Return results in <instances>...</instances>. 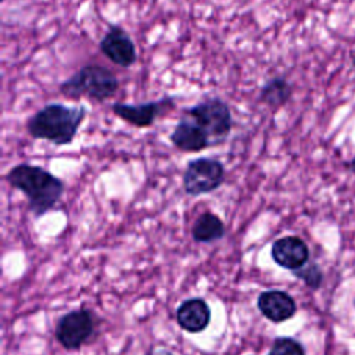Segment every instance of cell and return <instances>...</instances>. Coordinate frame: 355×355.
Segmentation results:
<instances>
[{
	"mask_svg": "<svg viewBox=\"0 0 355 355\" xmlns=\"http://www.w3.org/2000/svg\"><path fill=\"white\" fill-rule=\"evenodd\" d=\"M0 1H4V0H0Z\"/></svg>",
	"mask_w": 355,
	"mask_h": 355,
	"instance_id": "obj_20",
	"label": "cell"
},
{
	"mask_svg": "<svg viewBox=\"0 0 355 355\" xmlns=\"http://www.w3.org/2000/svg\"><path fill=\"white\" fill-rule=\"evenodd\" d=\"M349 168H351V171L355 173V155H354V158H352L351 162H349Z\"/></svg>",
	"mask_w": 355,
	"mask_h": 355,
	"instance_id": "obj_18",
	"label": "cell"
},
{
	"mask_svg": "<svg viewBox=\"0 0 355 355\" xmlns=\"http://www.w3.org/2000/svg\"><path fill=\"white\" fill-rule=\"evenodd\" d=\"M225 179V165L219 159L200 157L187 162L183 172V189L186 194L198 197L218 190Z\"/></svg>",
	"mask_w": 355,
	"mask_h": 355,
	"instance_id": "obj_5",
	"label": "cell"
},
{
	"mask_svg": "<svg viewBox=\"0 0 355 355\" xmlns=\"http://www.w3.org/2000/svg\"><path fill=\"white\" fill-rule=\"evenodd\" d=\"M293 273L313 290L319 288L323 280V273L316 263H306L305 266H302L298 270H294Z\"/></svg>",
	"mask_w": 355,
	"mask_h": 355,
	"instance_id": "obj_16",
	"label": "cell"
},
{
	"mask_svg": "<svg viewBox=\"0 0 355 355\" xmlns=\"http://www.w3.org/2000/svg\"><path fill=\"white\" fill-rule=\"evenodd\" d=\"M94 329L93 312L87 308H76L58 318L54 337L67 351H78L94 334Z\"/></svg>",
	"mask_w": 355,
	"mask_h": 355,
	"instance_id": "obj_6",
	"label": "cell"
},
{
	"mask_svg": "<svg viewBox=\"0 0 355 355\" xmlns=\"http://www.w3.org/2000/svg\"><path fill=\"white\" fill-rule=\"evenodd\" d=\"M175 97H162L159 100H151L139 104L114 103L111 105L112 112L122 121L136 128H148L159 116L175 108Z\"/></svg>",
	"mask_w": 355,
	"mask_h": 355,
	"instance_id": "obj_7",
	"label": "cell"
},
{
	"mask_svg": "<svg viewBox=\"0 0 355 355\" xmlns=\"http://www.w3.org/2000/svg\"><path fill=\"white\" fill-rule=\"evenodd\" d=\"M257 308L263 318L273 323H283L297 312L295 300L283 290H265L257 298Z\"/></svg>",
	"mask_w": 355,
	"mask_h": 355,
	"instance_id": "obj_10",
	"label": "cell"
},
{
	"mask_svg": "<svg viewBox=\"0 0 355 355\" xmlns=\"http://www.w3.org/2000/svg\"><path fill=\"white\" fill-rule=\"evenodd\" d=\"M144 355H175V354L171 349L164 348V347H153Z\"/></svg>",
	"mask_w": 355,
	"mask_h": 355,
	"instance_id": "obj_17",
	"label": "cell"
},
{
	"mask_svg": "<svg viewBox=\"0 0 355 355\" xmlns=\"http://www.w3.org/2000/svg\"><path fill=\"white\" fill-rule=\"evenodd\" d=\"M211 318V308L201 297L186 298L176 308V322L179 327L191 334L204 331L209 326Z\"/></svg>",
	"mask_w": 355,
	"mask_h": 355,
	"instance_id": "obj_12",
	"label": "cell"
},
{
	"mask_svg": "<svg viewBox=\"0 0 355 355\" xmlns=\"http://www.w3.org/2000/svg\"><path fill=\"white\" fill-rule=\"evenodd\" d=\"M268 355H305V349L291 337H276Z\"/></svg>",
	"mask_w": 355,
	"mask_h": 355,
	"instance_id": "obj_15",
	"label": "cell"
},
{
	"mask_svg": "<svg viewBox=\"0 0 355 355\" xmlns=\"http://www.w3.org/2000/svg\"><path fill=\"white\" fill-rule=\"evenodd\" d=\"M118 89L119 80L116 75L107 67L98 64L83 65L58 86L60 93L67 98L78 100L87 97L94 101L111 98Z\"/></svg>",
	"mask_w": 355,
	"mask_h": 355,
	"instance_id": "obj_3",
	"label": "cell"
},
{
	"mask_svg": "<svg viewBox=\"0 0 355 355\" xmlns=\"http://www.w3.org/2000/svg\"><path fill=\"white\" fill-rule=\"evenodd\" d=\"M270 257L280 268L294 272L308 263L309 248L301 237L284 236L273 241Z\"/></svg>",
	"mask_w": 355,
	"mask_h": 355,
	"instance_id": "obj_9",
	"label": "cell"
},
{
	"mask_svg": "<svg viewBox=\"0 0 355 355\" xmlns=\"http://www.w3.org/2000/svg\"><path fill=\"white\" fill-rule=\"evenodd\" d=\"M293 94V86L284 76H275L265 82L259 92V101L270 108L283 107Z\"/></svg>",
	"mask_w": 355,
	"mask_h": 355,
	"instance_id": "obj_14",
	"label": "cell"
},
{
	"mask_svg": "<svg viewBox=\"0 0 355 355\" xmlns=\"http://www.w3.org/2000/svg\"><path fill=\"white\" fill-rule=\"evenodd\" d=\"M169 140L178 150L184 153H200L214 146L209 135L186 115H182L173 132L169 135Z\"/></svg>",
	"mask_w": 355,
	"mask_h": 355,
	"instance_id": "obj_11",
	"label": "cell"
},
{
	"mask_svg": "<svg viewBox=\"0 0 355 355\" xmlns=\"http://www.w3.org/2000/svg\"><path fill=\"white\" fill-rule=\"evenodd\" d=\"M98 49L105 58L122 68L132 67L137 60L135 42L119 25H110L98 43Z\"/></svg>",
	"mask_w": 355,
	"mask_h": 355,
	"instance_id": "obj_8",
	"label": "cell"
},
{
	"mask_svg": "<svg viewBox=\"0 0 355 355\" xmlns=\"http://www.w3.org/2000/svg\"><path fill=\"white\" fill-rule=\"evenodd\" d=\"M226 227L223 220L214 212H202L191 226V237L196 243H214L225 237Z\"/></svg>",
	"mask_w": 355,
	"mask_h": 355,
	"instance_id": "obj_13",
	"label": "cell"
},
{
	"mask_svg": "<svg viewBox=\"0 0 355 355\" xmlns=\"http://www.w3.org/2000/svg\"><path fill=\"white\" fill-rule=\"evenodd\" d=\"M352 64H354V67H355V57H354V60H352Z\"/></svg>",
	"mask_w": 355,
	"mask_h": 355,
	"instance_id": "obj_19",
	"label": "cell"
},
{
	"mask_svg": "<svg viewBox=\"0 0 355 355\" xmlns=\"http://www.w3.org/2000/svg\"><path fill=\"white\" fill-rule=\"evenodd\" d=\"M87 115L83 104L65 105L50 103L26 121V132L33 139H43L55 146L71 144Z\"/></svg>",
	"mask_w": 355,
	"mask_h": 355,
	"instance_id": "obj_2",
	"label": "cell"
},
{
	"mask_svg": "<svg viewBox=\"0 0 355 355\" xmlns=\"http://www.w3.org/2000/svg\"><path fill=\"white\" fill-rule=\"evenodd\" d=\"M183 115L198 123L211 137L214 144L223 141L233 128L232 112L226 101L219 97H208L193 107L186 108Z\"/></svg>",
	"mask_w": 355,
	"mask_h": 355,
	"instance_id": "obj_4",
	"label": "cell"
},
{
	"mask_svg": "<svg viewBox=\"0 0 355 355\" xmlns=\"http://www.w3.org/2000/svg\"><path fill=\"white\" fill-rule=\"evenodd\" d=\"M7 183L22 191L28 200V209L35 218H40L54 209L60 202L65 184L64 182L39 165L18 164L6 175Z\"/></svg>",
	"mask_w": 355,
	"mask_h": 355,
	"instance_id": "obj_1",
	"label": "cell"
}]
</instances>
